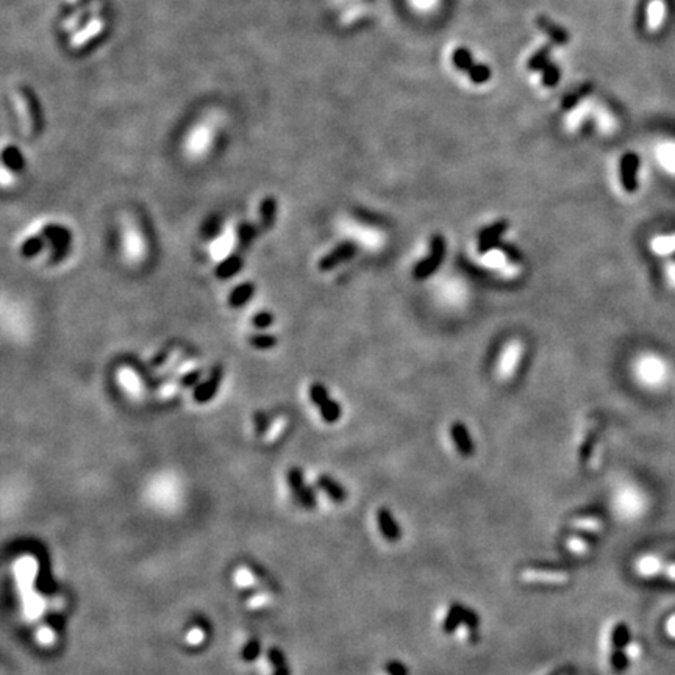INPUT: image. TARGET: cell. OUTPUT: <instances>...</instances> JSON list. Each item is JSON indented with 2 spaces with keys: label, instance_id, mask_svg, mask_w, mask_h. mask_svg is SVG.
<instances>
[{
  "label": "cell",
  "instance_id": "6da1fadb",
  "mask_svg": "<svg viewBox=\"0 0 675 675\" xmlns=\"http://www.w3.org/2000/svg\"><path fill=\"white\" fill-rule=\"evenodd\" d=\"M41 235L46 238L47 243L52 247V253H50V263L56 264L60 261H64L67 257H69L71 249H72V232L66 225L61 224H46L41 230Z\"/></svg>",
  "mask_w": 675,
  "mask_h": 675
},
{
  "label": "cell",
  "instance_id": "7a4b0ae2",
  "mask_svg": "<svg viewBox=\"0 0 675 675\" xmlns=\"http://www.w3.org/2000/svg\"><path fill=\"white\" fill-rule=\"evenodd\" d=\"M308 396H309V401L319 408L320 418L327 422V424H335V422L341 419L342 416L341 405L330 397L327 388H325L322 383L314 381V383L309 385Z\"/></svg>",
  "mask_w": 675,
  "mask_h": 675
},
{
  "label": "cell",
  "instance_id": "3957f363",
  "mask_svg": "<svg viewBox=\"0 0 675 675\" xmlns=\"http://www.w3.org/2000/svg\"><path fill=\"white\" fill-rule=\"evenodd\" d=\"M444 255H446V239H444L442 235H435L431 238L429 257L422 258V260L416 264L413 269V279L414 280L429 279L430 275L441 266Z\"/></svg>",
  "mask_w": 675,
  "mask_h": 675
},
{
  "label": "cell",
  "instance_id": "277c9868",
  "mask_svg": "<svg viewBox=\"0 0 675 675\" xmlns=\"http://www.w3.org/2000/svg\"><path fill=\"white\" fill-rule=\"evenodd\" d=\"M286 482H288L296 500L303 506V508L311 510L316 506L318 504L316 494L313 493L311 488H308V485L305 483V478H303V472L299 468H291L288 472H286Z\"/></svg>",
  "mask_w": 675,
  "mask_h": 675
},
{
  "label": "cell",
  "instance_id": "5b68a950",
  "mask_svg": "<svg viewBox=\"0 0 675 675\" xmlns=\"http://www.w3.org/2000/svg\"><path fill=\"white\" fill-rule=\"evenodd\" d=\"M357 252H358V246H357V243H353V241H344V243L338 244L335 249H331L327 253V255H324L322 258H320L319 263H318L319 271H322V272L331 271V269L338 268L340 264H342L344 261L352 260V258L357 255Z\"/></svg>",
  "mask_w": 675,
  "mask_h": 675
},
{
  "label": "cell",
  "instance_id": "8992f818",
  "mask_svg": "<svg viewBox=\"0 0 675 675\" xmlns=\"http://www.w3.org/2000/svg\"><path fill=\"white\" fill-rule=\"evenodd\" d=\"M222 379H224L222 366H215V368L211 369L210 377H208L205 381H200L199 385L194 386V391H193L194 402L204 405L210 402L211 399H215L219 391V386L222 383Z\"/></svg>",
  "mask_w": 675,
  "mask_h": 675
},
{
  "label": "cell",
  "instance_id": "52a82bcc",
  "mask_svg": "<svg viewBox=\"0 0 675 675\" xmlns=\"http://www.w3.org/2000/svg\"><path fill=\"white\" fill-rule=\"evenodd\" d=\"M508 230V221H497L496 224L489 225L478 236V252L480 253H488L491 252L494 247L500 246V238H502L504 233Z\"/></svg>",
  "mask_w": 675,
  "mask_h": 675
},
{
  "label": "cell",
  "instance_id": "ba28073f",
  "mask_svg": "<svg viewBox=\"0 0 675 675\" xmlns=\"http://www.w3.org/2000/svg\"><path fill=\"white\" fill-rule=\"evenodd\" d=\"M638 169L639 158L635 154H627L621 160V182L626 193H635L638 189Z\"/></svg>",
  "mask_w": 675,
  "mask_h": 675
},
{
  "label": "cell",
  "instance_id": "9c48e42d",
  "mask_svg": "<svg viewBox=\"0 0 675 675\" xmlns=\"http://www.w3.org/2000/svg\"><path fill=\"white\" fill-rule=\"evenodd\" d=\"M450 436H452V441L455 444V447H457L458 450V453L461 455V457H472L475 452V447H474V442H472V438H471V433L468 430V427H466L463 422H453L452 425H450Z\"/></svg>",
  "mask_w": 675,
  "mask_h": 675
},
{
  "label": "cell",
  "instance_id": "30bf717a",
  "mask_svg": "<svg viewBox=\"0 0 675 675\" xmlns=\"http://www.w3.org/2000/svg\"><path fill=\"white\" fill-rule=\"evenodd\" d=\"M522 580L528 583H550L562 584L569 580L566 572L556 571H543V569H525L522 572Z\"/></svg>",
  "mask_w": 675,
  "mask_h": 675
},
{
  "label": "cell",
  "instance_id": "8fae6325",
  "mask_svg": "<svg viewBox=\"0 0 675 675\" xmlns=\"http://www.w3.org/2000/svg\"><path fill=\"white\" fill-rule=\"evenodd\" d=\"M258 213H260V228L263 232H269V230L274 228L275 222H277V213H279V202L275 197L268 196L260 202V208H258Z\"/></svg>",
  "mask_w": 675,
  "mask_h": 675
},
{
  "label": "cell",
  "instance_id": "7c38bea8",
  "mask_svg": "<svg viewBox=\"0 0 675 675\" xmlns=\"http://www.w3.org/2000/svg\"><path fill=\"white\" fill-rule=\"evenodd\" d=\"M377 522H379L380 532L383 538L390 543H396L401 538V528H399L396 519H394L391 511L388 508H380L377 513Z\"/></svg>",
  "mask_w": 675,
  "mask_h": 675
},
{
  "label": "cell",
  "instance_id": "4fadbf2b",
  "mask_svg": "<svg viewBox=\"0 0 675 675\" xmlns=\"http://www.w3.org/2000/svg\"><path fill=\"white\" fill-rule=\"evenodd\" d=\"M243 268H244L243 255H241V253H233V255L227 257L225 260L217 264L215 268V274L219 280H228L235 277L238 272L243 271Z\"/></svg>",
  "mask_w": 675,
  "mask_h": 675
},
{
  "label": "cell",
  "instance_id": "5bb4252c",
  "mask_svg": "<svg viewBox=\"0 0 675 675\" xmlns=\"http://www.w3.org/2000/svg\"><path fill=\"white\" fill-rule=\"evenodd\" d=\"M255 289L257 286L253 281H244V283H239L238 286H235L232 292L228 294V307L230 308L244 307L246 303L255 296Z\"/></svg>",
  "mask_w": 675,
  "mask_h": 675
},
{
  "label": "cell",
  "instance_id": "9a60e30c",
  "mask_svg": "<svg viewBox=\"0 0 675 675\" xmlns=\"http://www.w3.org/2000/svg\"><path fill=\"white\" fill-rule=\"evenodd\" d=\"M318 486L322 489V491L327 494L335 504H342L347 499V493L346 489L342 488L341 483H338L333 477H330L327 474H322L318 477Z\"/></svg>",
  "mask_w": 675,
  "mask_h": 675
},
{
  "label": "cell",
  "instance_id": "2e32d148",
  "mask_svg": "<svg viewBox=\"0 0 675 675\" xmlns=\"http://www.w3.org/2000/svg\"><path fill=\"white\" fill-rule=\"evenodd\" d=\"M536 22H538L539 28H541L544 33H547L549 38L552 39L555 44H566L567 41H569V35H567V32L565 30V28H561L560 25H556L554 21L545 18V16H539Z\"/></svg>",
  "mask_w": 675,
  "mask_h": 675
},
{
  "label": "cell",
  "instance_id": "e0dca14e",
  "mask_svg": "<svg viewBox=\"0 0 675 675\" xmlns=\"http://www.w3.org/2000/svg\"><path fill=\"white\" fill-rule=\"evenodd\" d=\"M666 3L665 0H652L647 8V27L650 30H656L663 25L666 19Z\"/></svg>",
  "mask_w": 675,
  "mask_h": 675
},
{
  "label": "cell",
  "instance_id": "ac0fdd59",
  "mask_svg": "<svg viewBox=\"0 0 675 675\" xmlns=\"http://www.w3.org/2000/svg\"><path fill=\"white\" fill-rule=\"evenodd\" d=\"M2 161H3V166L8 167L10 171L14 172V174L22 172V171H24V167H25L24 155L21 154V150L18 147H16V145H11V147H5L3 149Z\"/></svg>",
  "mask_w": 675,
  "mask_h": 675
},
{
  "label": "cell",
  "instance_id": "d6986e66",
  "mask_svg": "<svg viewBox=\"0 0 675 675\" xmlns=\"http://www.w3.org/2000/svg\"><path fill=\"white\" fill-rule=\"evenodd\" d=\"M258 228L255 227V224L252 222H241L238 227H236V236H238V246L241 250H247L253 244V241L257 239Z\"/></svg>",
  "mask_w": 675,
  "mask_h": 675
},
{
  "label": "cell",
  "instance_id": "ffe728a7",
  "mask_svg": "<svg viewBox=\"0 0 675 675\" xmlns=\"http://www.w3.org/2000/svg\"><path fill=\"white\" fill-rule=\"evenodd\" d=\"M46 247V238L43 235H35L30 236V238L25 239L24 243L21 244V255L24 258H33L36 257L38 253H41Z\"/></svg>",
  "mask_w": 675,
  "mask_h": 675
},
{
  "label": "cell",
  "instance_id": "44dd1931",
  "mask_svg": "<svg viewBox=\"0 0 675 675\" xmlns=\"http://www.w3.org/2000/svg\"><path fill=\"white\" fill-rule=\"evenodd\" d=\"M268 658L269 661H271V666L274 667L272 675H291L286 658L279 647H271V649L268 650Z\"/></svg>",
  "mask_w": 675,
  "mask_h": 675
},
{
  "label": "cell",
  "instance_id": "7402d4cb",
  "mask_svg": "<svg viewBox=\"0 0 675 675\" xmlns=\"http://www.w3.org/2000/svg\"><path fill=\"white\" fill-rule=\"evenodd\" d=\"M247 342H249L250 347L257 348V351H269V348H274L275 346L279 344V340H277V336L264 333V331H261V333L250 335L249 338H247Z\"/></svg>",
  "mask_w": 675,
  "mask_h": 675
},
{
  "label": "cell",
  "instance_id": "603a6c76",
  "mask_svg": "<svg viewBox=\"0 0 675 675\" xmlns=\"http://www.w3.org/2000/svg\"><path fill=\"white\" fill-rule=\"evenodd\" d=\"M611 644L613 649H627L630 644V628L627 624L619 622L611 632Z\"/></svg>",
  "mask_w": 675,
  "mask_h": 675
},
{
  "label": "cell",
  "instance_id": "cb8c5ba5",
  "mask_svg": "<svg viewBox=\"0 0 675 675\" xmlns=\"http://www.w3.org/2000/svg\"><path fill=\"white\" fill-rule=\"evenodd\" d=\"M450 610H452L455 613V615H457L460 617V621H461V624H463V626L477 628V626H478V616L475 615L474 611L469 610V608H466V606H463V605H458V604L450 605Z\"/></svg>",
  "mask_w": 675,
  "mask_h": 675
},
{
  "label": "cell",
  "instance_id": "d4e9b609",
  "mask_svg": "<svg viewBox=\"0 0 675 675\" xmlns=\"http://www.w3.org/2000/svg\"><path fill=\"white\" fill-rule=\"evenodd\" d=\"M663 565H665V562L654 558V556H646V558L639 560L637 567L643 576H655V573H661Z\"/></svg>",
  "mask_w": 675,
  "mask_h": 675
},
{
  "label": "cell",
  "instance_id": "484cf974",
  "mask_svg": "<svg viewBox=\"0 0 675 675\" xmlns=\"http://www.w3.org/2000/svg\"><path fill=\"white\" fill-rule=\"evenodd\" d=\"M452 58H453L455 66H457L458 69H461V71H468L469 72L472 69V67L475 66L474 60H472L471 52H469L468 49H464V47H460V49L455 50V54H453Z\"/></svg>",
  "mask_w": 675,
  "mask_h": 675
},
{
  "label": "cell",
  "instance_id": "4316f807",
  "mask_svg": "<svg viewBox=\"0 0 675 675\" xmlns=\"http://www.w3.org/2000/svg\"><path fill=\"white\" fill-rule=\"evenodd\" d=\"M274 320L275 316L272 314V311H269V309H261V311H258L257 314H253L252 316V325L258 330H266L274 324Z\"/></svg>",
  "mask_w": 675,
  "mask_h": 675
},
{
  "label": "cell",
  "instance_id": "83f0119b",
  "mask_svg": "<svg viewBox=\"0 0 675 675\" xmlns=\"http://www.w3.org/2000/svg\"><path fill=\"white\" fill-rule=\"evenodd\" d=\"M628 655H627V652L626 649H613L611 652V655H610V663H611V667L615 669L616 672H622V671H626L627 666H628Z\"/></svg>",
  "mask_w": 675,
  "mask_h": 675
},
{
  "label": "cell",
  "instance_id": "f1b7e54d",
  "mask_svg": "<svg viewBox=\"0 0 675 675\" xmlns=\"http://www.w3.org/2000/svg\"><path fill=\"white\" fill-rule=\"evenodd\" d=\"M221 217L219 216H211L208 221L204 224V227H202V236H204V239L206 241H210V239H215V236L221 232Z\"/></svg>",
  "mask_w": 675,
  "mask_h": 675
},
{
  "label": "cell",
  "instance_id": "f546056e",
  "mask_svg": "<svg viewBox=\"0 0 675 675\" xmlns=\"http://www.w3.org/2000/svg\"><path fill=\"white\" fill-rule=\"evenodd\" d=\"M549 52H550L549 47H543L541 50H538V52L532 56V60L528 61V67H530L532 71L544 69V67L550 63Z\"/></svg>",
  "mask_w": 675,
  "mask_h": 675
},
{
  "label": "cell",
  "instance_id": "4dcf8cb0",
  "mask_svg": "<svg viewBox=\"0 0 675 675\" xmlns=\"http://www.w3.org/2000/svg\"><path fill=\"white\" fill-rule=\"evenodd\" d=\"M573 527L587 533H594L600 530L602 522L599 519H593V517H583V519H578L573 522Z\"/></svg>",
  "mask_w": 675,
  "mask_h": 675
},
{
  "label": "cell",
  "instance_id": "1f68e13d",
  "mask_svg": "<svg viewBox=\"0 0 675 675\" xmlns=\"http://www.w3.org/2000/svg\"><path fill=\"white\" fill-rule=\"evenodd\" d=\"M469 75L472 82L485 83L486 80H489V77H491V71H489V67L485 64H475L469 71Z\"/></svg>",
  "mask_w": 675,
  "mask_h": 675
},
{
  "label": "cell",
  "instance_id": "d6a6232c",
  "mask_svg": "<svg viewBox=\"0 0 675 675\" xmlns=\"http://www.w3.org/2000/svg\"><path fill=\"white\" fill-rule=\"evenodd\" d=\"M655 250L660 253H671L675 252V235L666 236L655 241Z\"/></svg>",
  "mask_w": 675,
  "mask_h": 675
},
{
  "label": "cell",
  "instance_id": "836d02e7",
  "mask_svg": "<svg viewBox=\"0 0 675 675\" xmlns=\"http://www.w3.org/2000/svg\"><path fill=\"white\" fill-rule=\"evenodd\" d=\"M543 71H544L543 82L545 86H554V84L560 80V71L556 69L552 63H549Z\"/></svg>",
  "mask_w": 675,
  "mask_h": 675
},
{
  "label": "cell",
  "instance_id": "e575fe53",
  "mask_svg": "<svg viewBox=\"0 0 675 675\" xmlns=\"http://www.w3.org/2000/svg\"><path fill=\"white\" fill-rule=\"evenodd\" d=\"M499 249L502 250L504 255L508 258V260L511 263H514V264H519L522 261V253L516 249L514 246H511V244H504V243H500L499 246Z\"/></svg>",
  "mask_w": 675,
  "mask_h": 675
},
{
  "label": "cell",
  "instance_id": "d590c367",
  "mask_svg": "<svg viewBox=\"0 0 675 675\" xmlns=\"http://www.w3.org/2000/svg\"><path fill=\"white\" fill-rule=\"evenodd\" d=\"M258 655H260V643H258L257 639H252L244 647L243 658L247 661H252V660H255Z\"/></svg>",
  "mask_w": 675,
  "mask_h": 675
},
{
  "label": "cell",
  "instance_id": "8d00e7d4",
  "mask_svg": "<svg viewBox=\"0 0 675 675\" xmlns=\"http://www.w3.org/2000/svg\"><path fill=\"white\" fill-rule=\"evenodd\" d=\"M460 627H461L460 617L449 608L447 616H446V619H444V632H447V633L455 632V630H458Z\"/></svg>",
  "mask_w": 675,
  "mask_h": 675
},
{
  "label": "cell",
  "instance_id": "74e56055",
  "mask_svg": "<svg viewBox=\"0 0 675 675\" xmlns=\"http://www.w3.org/2000/svg\"><path fill=\"white\" fill-rule=\"evenodd\" d=\"M567 547H569L572 552H576V554H584V552H588L589 543L583 538H571L569 541H567Z\"/></svg>",
  "mask_w": 675,
  "mask_h": 675
},
{
  "label": "cell",
  "instance_id": "f35d334b",
  "mask_svg": "<svg viewBox=\"0 0 675 675\" xmlns=\"http://www.w3.org/2000/svg\"><path fill=\"white\" fill-rule=\"evenodd\" d=\"M200 377H202V370L199 369H196V370H191V372H188L187 375H183L182 377V380H180V383H182V386L185 388H191V386H197L200 383Z\"/></svg>",
  "mask_w": 675,
  "mask_h": 675
},
{
  "label": "cell",
  "instance_id": "ab89813d",
  "mask_svg": "<svg viewBox=\"0 0 675 675\" xmlns=\"http://www.w3.org/2000/svg\"><path fill=\"white\" fill-rule=\"evenodd\" d=\"M385 672L388 675H408V669L405 667L402 663L399 661H390L385 666Z\"/></svg>",
  "mask_w": 675,
  "mask_h": 675
},
{
  "label": "cell",
  "instance_id": "60d3db41",
  "mask_svg": "<svg viewBox=\"0 0 675 675\" xmlns=\"http://www.w3.org/2000/svg\"><path fill=\"white\" fill-rule=\"evenodd\" d=\"M661 576L666 577L667 580L675 582V562H665V565H663Z\"/></svg>",
  "mask_w": 675,
  "mask_h": 675
},
{
  "label": "cell",
  "instance_id": "b9f144b4",
  "mask_svg": "<svg viewBox=\"0 0 675 675\" xmlns=\"http://www.w3.org/2000/svg\"><path fill=\"white\" fill-rule=\"evenodd\" d=\"M255 422H257V431L260 433H264L268 430V418H266V414H263L258 412V414L255 416Z\"/></svg>",
  "mask_w": 675,
  "mask_h": 675
},
{
  "label": "cell",
  "instance_id": "7bdbcfd3",
  "mask_svg": "<svg viewBox=\"0 0 675 675\" xmlns=\"http://www.w3.org/2000/svg\"><path fill=\"white\" fill-rule=\"evenodd\" d=\"M516 353H517V351H516V348H513V347H511V348H508V353H506V355H505V362H504V363H505V364H504V369H505V370H506V369H510V366H511V362H513V363H514V358H516Z\"/></svg>",
  "mask_w": 675,
  "mask_h": 675
},
{
  "label": "cell",
  "instance_id": "ee69618b",
  "mask_svg": "<svg viewBox=\"0 0 675 675\" xmlns=\"http://www.w3.org/2000/svg\"><path fill=\"white\" fill-rule=\"evenodd\" d=\"M666 165L675 171V147H669L666 152Z\"/></svg>",
  "mask_w": 675,
  "mask_h": 675
},
{
  "label": "cell",
  "instance_id": "f6af8a7d",
  "mask_svg": "<svg viewBox=\"0 0 675 675\" xmlns=\"http://www.w3.org/2000/svg\"><path fill=\"white\" fill-rule=\"evenodd\" d=\"M667 633L671 635L672 638H675V616H672L671 619H669V622H667Z\"/></svg>",
  "mask_w": 675,
  "mask_h": 675
},
{
  "label": "cell",
  "instance_id": "bcb514c9",
  "mask_svg": "<svg viewBox=\"0 0 675 675\" xmlns=\"http://www.w3.org/2000/svg\"><path fill=\"white\" fill-rule=\"evenodd\" d=\"M671 279L675 283V264H672V268H671Z\"/></svg>",
  "mask_w": 675,
  "mask_h": 675
}]
</instances>
